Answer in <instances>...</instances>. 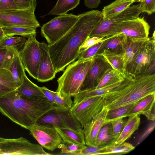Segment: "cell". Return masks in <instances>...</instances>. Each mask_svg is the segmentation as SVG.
<instances>
[{
	"mask_svg": "<svg viewBox=\"0 0 155 155\" xmlns=\"http://www.w3.org/2000/svg\"><path fill=\"white\" fill-rule=\"evenodd\" d=\"M79 15L77 21L64 35L54 43L48 45L56 73L63 71L78 59L81 45L103 18L102 12L98 10H92Z\"/></svg>",
	"mask_w": 155,
	"mask_h": 155,
	"instance_id": "1",
	"label": "cell"
},
{
	"mask_svg": "<svg viewBox=\"0 0 155 155\" xmlns=\"http://www.w3.org/2000/svg\"><path fill=\"white\" fill-rule=\"evenodd\" d=\"M58 109H63L48 100L24 98L16 90L0 96V112L13 122L28 130L44 114Z\"/></svg>",
	"mask_w": 155,
	"mask_h": 155,
	"instance_id": "2",
	"label": "cell"
},
{
	"mask_svg": "<svg viewBox=\"0 0 155 155\" xmlns=\"http://www.w3.org/2000/svg\"><path fill=\"white\" fill-rule=\"evenodd\" d=\"M155 93V73L127 78L117 87L102 95L109 110L137 102Z\"/></svg>",
	"mask_w": 155,
	"mask_h": 155,
	"instance_id": "3",
	"label": "cell"
},
{
	"mask_svg": "<svg viewBox=\"0 0 155 155\" xmlns=\"http://www.w3.org/2000/svg\"><path fill=\"white\" fill-rule=\"evenodd\" d=\"M155 36L154 31L139 49L126 68L127 77L133 78L155 73Z\"/></svg>",
	"mask_w": 155,
	"mask_h": 155,
	"instance_id": "4",
	"label": "cell"
},
{
	"mask_svg": "<svg viewBox=\"0 0 155 155\" xmlns=\"http://www.w3.org/2000/svg\"><path fill=\"white\" fill-rule=\"evenodd\" d=\"M79 15L66 14L58 15L44 24L41 27V35L48 45H51L64 35L78 20Z\"/></svg>",
	"mask_w": 155,
	"mask_h": 155,
	"instance_id": "5",
	"label": "cell"
},
{
	"mask_svg": "<svg viewBox=\"0 0 155 155\" xmlns=\"http://www.w3.org/2000/svg\"><path fill=\"white\" fill-rule=\"evenodd\" d=\"M40 145L31 143L21 137L5 138L0 141V155H49Z\"/></svg>",
	"mask_w": 155,
	"mask_h": 155,
	"instance_id": "6",
	"label": "cell"
},
{
	"mask_svg": "<svg viewBox=\"0 0 155 155\" xmlns=\"http://www.w3.org/2000/svg\"><path fill=\"white\" fill-rule=\"evenodd\" d=\"M35 34L28 38L18 54L25 71L37 79L41 58L39 43Z\"/></svg>",
	"mask_w": 155,
	"mask_h": 155,
	"instance_id": "7",
	"label": "cell"
},
{
	"mask_svg": "<svg viewBox=\"0 0 155 155\" xmlns=\"http://www.w3.org/2000/svg\"><path fill=\"white\" fill-rule=\"evenodd\" d=\"M37 123L58 128L69 129L83 133V127L70 110L58 109L51 110L40 117Z\"/></svg>",
	"mask_w": 155,
	"mask_h": 155,
	"instance_id": "8",
	"label": "cell"
},
{
	"mask_svg": "<svg viewBox=\"0 0 155 155\" xmlns=\"http://www.w3.org/2000/svg\"><path fill=\"white\" fill-rule=\"evenodd\" d=\"M104 106L103 97L95 96L86 98L78 103L73 104L70 110L83 127L101 111Z\"/></svg>",
	"mask_w": 155,
	"mask_h": 155,
	"instance_id": "9",
	"label": "cell"
},
{
	"mask_svg": "<svg viewBox=\"0 0 155 155\" xmlns=\"http://www.w3.org/2000/svg\"><path fill=\"white\" fill-rule=\"evenodd\" d=\"M0 26H24L37 28L40 24L35 11L31 9H15L0 12Z\"/></svg>",
	"mask_w": 155,
	"mask_h": 155,
	"instance_id": "10",
	"label": "cell"
},
{
	"mask_svg": "<svg viewBox=\"0 0 155 155\" xmlns=\"http://www.w3.org/2000/svg\"><path fill=\"white\" fill-rule=\"evenodd\" d=\"M142 12L140 3L130 6L118 14L106 20L102 21L92 31L89 37H105L110 36L113 29L117 25L126 20L138 17Z\"/></svg>",
	"mask_w": 155,
	"mask_h": 155,
	"instance_id": "11",
	"label": "cell"
},
{
	"mask_svg": "<svg viewBox=\"0 0 155 155\" xmlns=\"http://www.w3.org/2000/svg\"><path fill=\"white\" fill-rule=\"evenodd\" d=\"M150 28L144 17L133 18L117 25L113 29L110 36L122 34L132 38L147 40L149 38Z\"/></svg>",
	"mask_w": 155,
	"mask_h": 155,
	"instance_id": "12",
	"label": "cell"
},
{
	"mask_svg": "<svg viewBox=\"0 0 155 155\" xmlns=\"http://www.w3.org/2000/svg\"><path fill=\"white\" fill-rule=\"evenodd\" d=\"M28 130L39 144L48 150L54 151L62 143V138L54 126L36 123Z\"/></svg>",
	"mask_w": 155,
	"mask_h": 155,
	"instance_id": "13",
	"label": "cell"
},
{
	"mask_svg": "<svg viewBox=\"0 0 155 155\" xmlns=\"http://www.w3.org/2000/svg\"><path fill=\"white\" fill-rule=\"evenodd\" d=\"M88 60L78 59L67 66L62 74L57 80L58 87L56 92L59 96L65 98L71 97V94L73 87Z\"/></svg>",
	"mask_w": 155,
	"mask_h": 155,
	"instance_id": "14",
	"label": "cell"
},
{
	"mask_svg": "<svg viewBox=\"0 0 155 155\" xmlns=\"http://www.w3.org/2000/svg\"><path fill=\"white\" fill-rule=\"evenodd\" d=\"M110 68H112L110 64L102 56L100 55L95 56L81 86L80 91L94 89L105 72Z\"/></svg>",
	"mask_w": 155,
	"mask_h": 155,
	"instance_id": "15",
	"label": "cell"
},
{
	"mask_svg": "<svg viewBox=\"0 0 155 155\" xmlns=\"http://www.w3.org/2000/svg\"><path fill=\"white\" fill-rule=\"evenodd\" d=\"M108 110L107 107L104 106L101 111L83 127V130L86 145L96 146L97 137L101 127L106 123Z\"/></svg>",
	"mask_w": 155,
	"mask_h": 155,
	"instance_id": "16",
	"label": "cell"
},
{
	"mask_svg": "<svg viewBox=\"0 0 155 155\" xmlns=\"http://www.w3.org/2000/svg\"><path fill=\"white\" fill-rule=\"evenodd\" d=\"M39 45L41 58L36 80L44 82L53 80L57 73L51 58L48 45L43 41L40 42Z\"/></svg>",
	"mask_w": 155,
	"mask_h": 155,
	"instance_id": "17",
	"label": "cell"
},
{
	"mask_svg": "<svg viewBox=\"0 0 155 155\" xmlns=\"http://www.w3.org/2000/svg\"><path fill=\"white\" fill-rule=\"evenodd\" d=\"M155 93L150 94L137 103L125 117L143 114L148 120L155 121Z\"/></svg>",
	"mask_w": 155,
	"mask_h": 155,
	"instance_id": "18",
	"label": "cell"
},
{
	"mask_svg": "<svg viewBox=\"0 0 155 155\" xmlns=\"http://www.w3.org/2000/svg\"><path fill=\"white\" fill-rule=\"evenodd\" d=\"M15 90L21 96L27 99L48 100L40 87L30 80L25 74L21 84Z\"/></svg>",
	"mask_w": 155,
	"mask_h": 155,
	"instance_id": "19",
	"label": "cell"
},
{
	"mask_svg": "<svg viewBox=\"0 0 155 155\" xmlns=\"http://www.w3.org/2000/svg\"><path fill=\"white\" fill-rule=\"evenodd\" d=\"M147 39H135L124 35L122 41V54L126 68L139 49Z\"/></svg>",
	"mask_w": 155,
	"mask_h": 155,
	"instance_id": "20",
	"label": "cell"
},
{
	"mask_svg": "<svg viewBox=\"0 0 155 155\" xmlns=\"http://www.w3.org/2000/svg\"><path fill=\"white\" fill-rule=\"evenodd\" d=\"M98 55L102 56L112 69L124 79L128 78L126 75V67L122 54H117L104 50Z\"/></svg>",
	"mask_w": 155,
	"mask_h": 155,
	"instance_id": "21",
	"label": "cell"
},
{
	"mask_svg": "<svg viewBox=\"0 0 155 155\" xmlns=\"http://www.w3.org/2000/svg\"><path fill=\"white\" fill-rule=\"evenodd\" d=\"M129 117L120 135L112 144H119L125 142L138 129L140 123V115H135Z\"/></svg>",
	"mask_w": 155,
	"mask_h": 155,
	"instance_id": "22",
	"label": "cell"
},
{
	"mask_svg": "<svg viewBox=\"0 0 155 155\" xmlns=\"http://www.w3.org/2000/svg\"><path fill=\"white\" fill-rule=\"evenodd\" d=\"M135 2V0H116L104 7L101 12L102 21L108 19L124 10Z\"/></svg>",
	"mask_w": 155,
	"mask_h": 155,
	"instance_id": "23",
	"label": "cell"
},
{
	"mask_svg": "<svg viewBox=\"0 0 155 155\" xmlns=\"http://www.w3.org/2000/svg\"><path fill=\"white\" fill-rule=\"evenodd\" d=\"M124 36L123 34H117L106 37L96 55L99 54L104 50L117 54H122V41Z\"/></svg>",
	"mask_w": 155,
	"mask_h": 155,
	"instance_id": "24",
	"label": "cell"
},
{
	"mask_svg": "<svg viewBox=\"0 0 155 155\" xmlns=\"http://www.w3.org/2000/svg\"><path fill=\"white\" fill-rule=\"evenodd\" d=\"M114 140L111 123L106 122L98 132L96 139V146L103 147L111 145Z\"/></svg>",
	"mask_w": 155,
	"mask_h": 155,
	"instance_id": "25",
	"label": "cell"
},
{
	"mask_svg": "<svg viewBox=\"0 0 155 155\" xmlns=\"http://www.w3.org/2000/svg\"><path fill=\"white\" fill-rule=\"evenodd\" d=\"M135 148L132 144L125 142L119 144H111L102 147L97 155L124 154L132 151Z\"/></svg>",
	"mask_w": 155,
	"mask_h": 155,
	"instance_id": "26",
	"label": "cell"
},
{
	"mask_svg": "<svg viewBox=\"0 0 155 155\" xmlns=\"http://www.w3.org/2000/svg\"><path fill=\"white\" fill-rule=\"evenodd\" d=\"M64 142L86 145L83 133L66 128L55 127Z\"/></svg>",
	"mask_w": 155,
	"mask_h": 155,
	"instance_id": "27",
	"label": "cell"
},
{
	"mask_svg": "<svg viewBox=\"0 0 155 155\" xmlns=\"http://www.w3.org/2000/svg\"><path fill=\"white\" fill-rule=\"evenodd\" d=\"M80 0H58L51 10L47 15H60L67 13L79 4Z\"/></svg>",
	"mask_w": 155,
	"mask_h": 155,
	"instance_id": "28",
	"label": "cell"
},
{
	"mask_svg": "<svg viewBox=\"0 0 155 155\" xmlns=\"http://www.w3.org/2000/svg\"><path fill=\"white\" fill-rule=\"evenodd\" d=\"M5 37L18 35L28 38L36 34V28L24 26H10L2 28Z\"/></svg>",
	"mask_w": 155,
	"mask_h": 155,
	"instance_id": "29",
	"label": "cell"
},
{
	"mask_svg": "<svg viewBox=\"0 0 155 155\" xmlns=\"http://www.w3.org/2000/svg\"><path fill=\"white\" fill-rule=\"evenodd\" d=\"M9 70L16 87H18L21 84L25 74V70L18 53L14 58Z\"/></svg>",
	"mask_w": 155,
	"mask_h": 155,
	"instance_id": "30",
	"label": "cell"
},
{
	"mask_svg": "<svg viewBox=\"0 0 155 155\" xmlns=\"http://www.w3.org/2000/svg\"><path fill=\"white\" fill-rule=\"evenodd\" d=\"M21 49L15 47L0 49V69L9 70L14 58Z\"/></svg>",
	"mask_w": 155,
	"mask_h": 155,
	"instance_id": "31",
	"label": "cell"
},
{
	"mask_svg": "<svg viewBox=\"0 0 155 155\" xmlns=\"http://www.w3.org/2000/svg\"><path fill=\"white\" fill-rule=\"evenodd\" d=\"M124 80L122 76L110 68L105 72L95 89L107 86Z\"/></svg>",
	"mask_w": 155,
	"mask_h": 155,
	"instance_id": "32",
	"label": "cell"
},
{
	"mask_svg": "<svg viewBox=\"0 0 155 155\" xmlns=\"http://www.w3.org/2000/svg\"><path fill=\"white\" fill-rule=\"evenodd\" d=\"M137 103L109 110L106 116V123L110 122L119 118L125 117V115Z\"/></svg>",
	"mask_w": 155,
	"mask_h": 155,
	"instance_id": "33",
	"label": "cell"
},
{
	"mask_svg": "<svg viewBox=\"0 0 155 155\" xmlns=\"http://www.w3.org/2000/svg\"><path fill=\"white\" fill-rule=\"evenodd\" d=\"M26 40V38L23 37L13 36L5 37L0 42V49L13 47L21 49Z\"/></svg>",
	"mask_w": 155,
	"mask_h": 155,
	"instance_id": "34",
	"label": "cell"
},
{
	"mask_svg": "<svg viewBox=\"0 0 155 155\" xmlns=\"http://www.w3.org/2000/svg\"><path fill=\"white\" fill-rule=\"evenodd\" d=\"M86 146V145L65 142L62 141L58 148L61 150L59 154L76 155L78 152L84 149Z\"/></svg>",
	"mask_w": 155,
	"mask_h": 155,
	"instance_id": "35",
	"label": "cell"
},
{
	"mask_svg": "<svg viewBox=\"0 0 155 155\" xmlns=\"http://www.w3.org/2000/svg\"><path fill=\"white\" fill-rule=\"evenodd\" d=\"M93 59L94 57L89 59L86 62L73 87L71 94V97H74L79 92L81 86L92 63Z\"/></svg>",
	"mask_w": 155,
	"mask_h": 155,
	"instance_id": "36",
	"label": "cell"
},
{
	"mask_svg": "<svg viewBox=\"0 0 155 155\" xmlns=\"http://www.w3.org/2000/svg\"><path fill=\"white\" fill-rule=\"evenodd\" d=\"M0 84L13 90L17 88L11 73L8 69H0Z\"/></svg>",
	"mask_w": 155,
	"mask_h": 155,
	"instance_id": "37",
	"label": "cell"
},
{
	"mask_svg": "<svg viewBox=\"0 0 155 155\" xmlns=\"http://www.w3.org/2000/svg\"><path fill=\"white\" fill-rule=\"evenodd\" d=\"M105 39V37L104 38L103 41L96 44L86 50L80 53L78 59L85 61L93 58L96 55Z\"/></svg>",
	"mask_w": 155,
	"mask_h": 155,
	"instance_id": "38",
	"label": "cell"
},
{
	"mask_svg": "<svg viewBox=\"0 0 155 155\" xmlns=\"http://www.w3.org/2000/svg\"><path fill=\"white\" fill-rule=\"evenodd\" d=\"M54 100L59 107L66 110H70L73 105L71 97L65 98L59 96L56 91H51Z\"/></svg>",
	"mask_w": 155,
	"mask_h": 155,
	"instance_id": "39",
	"label": "cell"
},
{
	"mask_svg": "<svg viewBox=\"0 0 155 155\" xmlns=\"http://www.w3.org/2000/svg\"><path fill=\"white\" fill-rule=\"evenodd\" d=\"M120 118L110 122L112 124L114 141L117 138L122 131L127 120Z\"/></svg>",
	"mask_w": 155,
	"mask_h": 155,
	"instance_id": "40",
	"label": "cell"
},
{
	"mask_svg": "<svg viewBox=\"0 0 155 155\" xmlns=\"http://www.w3.org/2000/svg\"><path fill=\"white\" fill-rule=\"evenodd\" d=\"M19 9H31L35 11L37 5L36 0H13Z\"/></svg>",
	"mask_w": 155,
	"mask_h": 155,
	"instance_id": "41",
	"label": "cell"
},
{
	"mask_svg": "<svg viewBox=\"0 0 155 155\" xmlns=\"http://www.w3.org/2000/svg\"><path fill=\"white\" fill-rule=\"evenodd\" d=\"M104 37L98 36L89 37L84 42L80 48V53L83 51L92 46L103 41Z\"/></svg>",
	"mask_w": 155,
	"mask_h": 155,
	"instance_id": "42",
	"label": "cell"
},
{
	"mask_svg": "<svg viewBox=\"0 0 155 155\" xmlns=\"http://www.w3.org/2000/svg\"><path fill=\"white\" fill-rule=\"evenodd\" d=\"M140 4V8L143 12L151 15L155 12V0H144Z\"/></svg>",
	"mask_w": 155,
	"mask_h": 155,
	"instance_id": "43",
	"label": "cell"
},
{
	"mask_svg": "<svg viewBox=\"0 0 155 155\" xmlns=\"http://www.w3.org/2000/svg\"><path fill=\"white\" fill-rule=\"evenodd\" d=\"M18 9L13 0H0V12Z\"/></svg>",
	"mask_w": 155,
	"mask_h": 155,
	"instance_id": "44",
	"label": "cell"
},
{
	"mask_svg": "<svg viewBox=\"0 0 155 155\" xmlns=\"http://www.w3.org/2000/svg\"><path fill=\"white\" fill-rule=\"evenodd\" d=\"M102 147L86 146L82 150L78 152L76 155H96Z\"/></svg>",
	"mask_w": 155,
	"mask_h": 155,
	"instance_id": "45",
	"label": "cell"
},
{
	"mask_svg": "<svg viewBox=\"0 0 155 155\" xmlns=\"http://www.w3.org/2000/svg\"><path fill=\"white\" fill-rule=\"evenodd\" d=\"M155 127V121H153L150 124L147 128L140 136L137 143V146L140 144L147 137L149 134L153 130Z\"/></svg>",
	"mask_w": 155,
	"mask_h": 155,
	"instance_id": "46",
	"label": "cell"
},
{
	"mask_svg": "<svg viewBox=\"0 0 155 155\" xmlns=\"http://www.w3.org/2000/svg\"><path fill=\"white\" fill-rule=\"evenodd\" d=\"M40 88L45 97L49 101L57 107L61 108L59 107L58 105L55 101L53 95L51 92V91L48 89L45 86L40 87Z\"/></svg>",
	"mask_w": 155,
	"mask_h": 155,
	"instance_id": "47",
	"label": "cell"
},
{
	"mask_svg": "<svg viewBox=\"0 0 155 155\" xmlns=\"http://www.w3.org/2000/svg\"><path fill=\"white\" fill-rule=\"evenodd\" d=\"M101 0H84L85 5L90 9L97 8Z\"/></svg>",
	"mask_w": 155,
	"mask_h": 155,
	"instance_id": "48",
	"label": "cell"
},
{
	"mask_svg": "<svg viewBox=\"0 0 155 155\" xmlns=\"http://www.w3.org/2000/svg\"><path fill=\"white\" fill-rule=\"evenodd\" d=\"M12 90L8 87L0 84V96L3 95Z\"/></svg>",
	"mask_w": 155,
	"mask_h": 155,
	"instance_id": "49",
	"label": "cell"
},
{
	"mask_svg": "<svg viewBox=\"0 0 155 155\" xmlns=\"http://www.w3.org/2000/svg\"><path fill=\"white\" fill-rule=\"evenodd\" d=\"M5 37L3 30L0 26V42Z\"/></svg>",
	"mask_w": 155,
	"mask_h": 155,
	"instance_id": "50",
	"label": "cell"
},
{
	"mask_svg": "<svg viewBox=\"0 0 155 155\" xmlns=\"http://www.w3.org/2000/svg\"><path fill=\"white\" fill-rule=\"evenodd\" d=\"M144 1V0H135V2H141Z\"/></svg>",
	"mask_w": 155,
	"mask_h": 155,
	"instance_id": "51",
	"label": "cell"
},
{
	"mask_svg": "<svg viewBox=\"0 0 155 155\" xmlns=\"http://www.w3.org/2000/svg\"><path fill=\"white\" fill-rule=\"evenodd\" d=\"M5 139V138H2L1 137H0V141L2 140H4Z\"/></svg>",
	"mask_w": 155,
	"mask_h": 155,
	"instance_id": "52",
	"label": "cell"
}]
</instances>
